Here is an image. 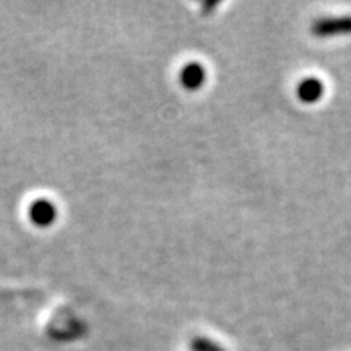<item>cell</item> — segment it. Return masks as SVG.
<instances>
[{"label": "cell", "mask_w": 351, "mask_h": 351, "mask_svg": "<svg viewBox=\"0 0 351 351\" xmlns=\"http://www.w3.org/2000/svg\"><path fill=\"white\" fill-rule=\"evenodd\" d=\"M311 33L317 38L335 36L351 33V16H328L315 20L311 26Z\"/></svg>", "instance_id": "cell-1"}, {"label": "cell", "mask_w": 351, "mask_h": 351, "mask_svg": "<svg viewBox=\"0 0 351 351\" xmlns=\"http://www.w3.org/2000/svg\"><path fill=\"white\" fill-rule=\"evenodd\" d=\"M57 215L56 205L49 200H36L29 207V218L36 226H49L54 223Z\"/></svg>", "instance_id": "cell-2"}, {"label": "cell", "mask_w": 351, "mask_h": 351, "mask_svg": "<svg viewBox=\"0 0 351 351\" xmlns=\"http://www.w3.org/2000/svg\"><path fill=\"white\" fill-rule=\"evenodd\" d=\"M296 95L302 103L313 104L324 96V83L315 77H307L301 83H298Z\"/></svg>", "instance_id": "cell-3"}, {"label": "cell", "mask_w": 351, "mask_h": 351, "mask_svg": "<svg viewBox=\"0 0 351 351\" xmlns=\"http://www.w3.org/2000/svg\"><path fill=\"white\" fill-rule=\"evenodd\" d=\"M181 83L187 90H197L205 82V69L199 62H189L179 73Z\"/></svg>", "instance_id": "cell-4"}]
</instances>
